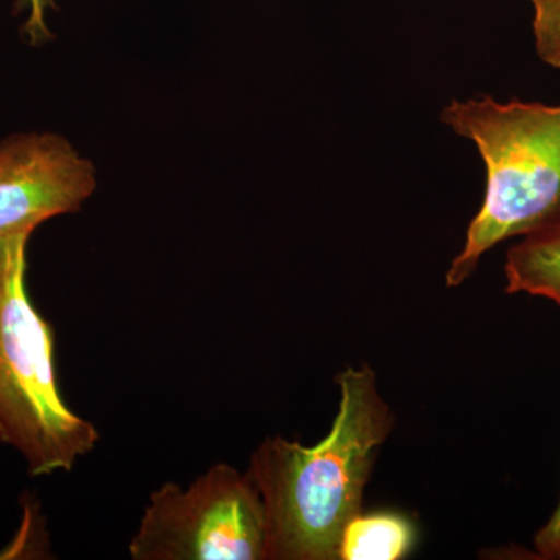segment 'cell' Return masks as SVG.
<instances>
[{
    "label": "cell",
    "instance_id": "obj_1",
    "mask_svg": "<svg viewBox=\"0 0 560 560\" xmlns=\"http://www.w3.org/2000/svg\"><path fill=\"white\" fill-rule=\"evenodd\" d=\"M337 385L340 405L323 441L267 438L250 456L245 474L264 501L267 560H340L342 533L361 514L394 415L368 364L346 368Z\"/></svg>",
    "mask_w": 560,
    "mask_h": 560
},
{
    "label": "cell",
    "instance_id": "obj_2",
    "mask_svg": "<svg viewBox=\"0 0 560 560\" xmlns=\"http://www.w3.org/2000/svg\"><path fill=\"white\" fill-rule=\"evenodd\" d=\"M441 120L477 147L486 168L485 200L445 276L459 287L500 243L560 224V105L482 95L447 103Z\"/></svg>",
    "mask_w": 560,
    "mask_h": 560
},
{
    "label": "cell",
    "instance_id": "obj_3",
    "mask_svg": "<svg viewBox=\"0 0 560 560\" xmlns=\"http://www.w3.org/2000/svg\"><path fill=\"white\" fill-rule=\"evenodd\" d=\"M31 237L0 238V442L24 456L28 474L46 477L72 470L101 434L62 399L54 327L27 291Z\"/></svg>",
    "mask_w": 560,
    "mask_h": 560
},
{
    "label": "cell",
    "instance_id": "obj_4",
    "mask_svg": "<svg viewBox=\"0 0 560 560\" xmlns=\"http://www.w3.org/2000/svg\"><path fill=\"white\" fill-rule=\"evenodd\" d=\"M267 514L259 490L228 464L189 488L165 482L150 495L130 555L135 560H267Z\"/></svg>",
    "mask_w": 560,
    "mask_h": 560
},
{
    "label": "cell",
    "instance_id": "obj_5",
    "mask_svg": "<svg viewBox=\"0 0 560 560\" xmlns=\"http://www.w3.org/2000/svg\"><path fill=\"white\" fill-rule=\"evenodd\" d=\"M94 165L61 136L28 132L0 143V238L33 234L80 210L94 194Z\"/></svg>",
    "mask_w": 560,
    "mask_h": 560
},
{
    "label": "cell",
    "instance_id": "obj_6",
    "mask_svg": "<svg viewBox=\"0 0 560 560\" xmlns=\"http://www.w3.org/2000/svg\"><path fill=\"white\" fill-rule=\"evenodd\" d=\"M506 293L544 298L560 305V224L523 237L504 261Z\"/></svg>",
    "mask_w": 560,
    "mask_h": 560
},
{
    "label": "cell",
    "instance_id": "obj_7",
    "mask_svg": "<svg viewBox=\"0 0 560 560\" xmlns=\"http://www.w3.org/2000/svg\"><path fill=\"white\" fill-rule=\"evenodd\" d=\"M415 536V526L404 515L361 512L342 533L340 560L401 559L411 551Z\"/></svg>",
    "mask_w": 560,
    "mask_h": 560
},
{
    "label": "cell",
    "instance_id": "obj_8",
    "mask_svg": "<svg viewBox=\"0 0 560 560\" xmlns=\"http://www.w3.org/2000/svg\"><path fill=\"white\" fill-rule=\"evenodd\" d=\"M533 35L537 57L560 70V0H530Z\"/></svg>",
    "mask_w": 560,
    "mask_h": 560
},
{
    "label": "cell",
    "instance_id": "obj_9",
    "mask_svg": "<svg viewBox=\"0 0 560 560\" xmlns=\"http://www.w3.org/2000/svg\"><path fill=\"white\" fill-rule=\"evenodd\" d=\"M20 9L27 10L28 16L24 24V33L32 44L44 43L49 39L50 32L47 28V11L55 9L54 0H20Z\"/></svg>",
    "mask_w": 560,
    "mask_h": 560
},
{
    "label": "cell",
    "instance_id": "obj_10",
    "mask_svg": "<svg viewBox=\"0 0 560 560\" xmlns=\"http://www.w3.org/2000/svg\"><path fill=\"white\" fill-rule=\"evenodd\" d=\"M534 548L539 559L560 560V499L551 517L534 536Z\"/></svg>",
    "mask_w": 560,
    "mask_h": 560
}]
</instances>
